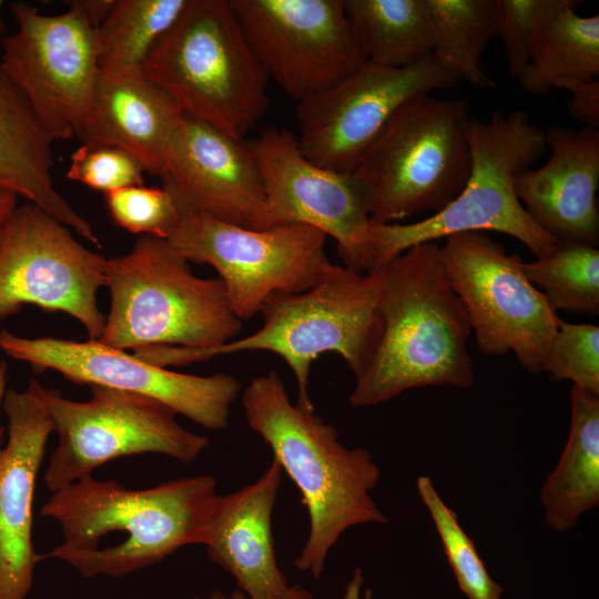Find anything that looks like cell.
I'll use <instances>...</instances> for the list:
<instances>
[{
    "label": "cell",
    "instance_id": "1",
    "mask_svg": "<svg viewBox=\"0 0 599 599\" xmlns=\"http://www.w3.org/2000/svg\"><path fill=\"white\" fill-rule=\"evenodd\" d=\"M223 496L209 475L128 489L93 476L52 494L41 516L55 520L62 542L48 558L64 560L83 577L119 578L190 545H205ZM64 561V562H65Z\"/></svg>",
    "mask_w": 599,
    "mask_h": 599
},
{
    "label": "cell",
    "instance_id": "2",
    "mask_svg": "<svg viewBox=\"0 0 599 599\" xmlns=\"http://www.w3.org/2000/svg\"><path fill=\"white\" fill-rule=\"evenodd\" d=\"M377 268L378 328L365 364L354 375L351 405L376 406L413 388H470L471 327L447 276L440 245H414Z\"/></svg>",
    "mask_w": 599,
    "mask_h": 599
},
{
    "label": "cell",
    "instance_id": "3",
    "mask_svg": "<svg viewBox=\"0 0 599 599\" xmlns=\"http://www.w3.org/2000/svg\"><path fill=\"white\" fill-rule=\"evenodd\" d=\"M242 405L248 426L270 446L301 493L309 526L294 565L317 579L329 550L347 529L387 524L372 497L379 468L367 449L345 447L337 429L314 407L292 403L275 370L247 384Z\"/></svg>",
    "mask_w": 599,
    "mask_h": 599
},
{
    "label": "cell",
    "instance_id": "4",
    "mask_svg": "<svg viewBox=\"0 0 599 599\" xmlns=\"http://www.w3.org/2000/svg\"><path fill=\"white\" fill-rule=\"evenodd\" d=\"M110 308L100 342L120 349L179 346L210 351L243 326L219 277L196 276L167 240L141 235L108 260Z\"/></svg>",
    "mask_w": 599,
    "mask_h": 599
},
{
    "label": "cell",
    "instance_id": "5",
    "mask_svg": "<svg viewBox=\"0 0 599 599\" xmlns=\"http://www.w3.org/2000/svg\"><path fill=\"white\" fill-rule=\"evenodd\" d=\"M142 72L182 112L243 141L266 113L268 77L229 0H189Z\"/></svg>",
    "mask_w": 599,
    "mask_h": 599
},
{
    "label": "cell",
    "instance_id": "6",
    "mask_svg": "<svg viewBox=\"0 0 599 599\" xmlns=\"http://www.w3.org/2000/svg\"><path fill=\"white\" fill-rule=\"evenodd\" d=\"M469 145L467 182L443 210L406 224L372 221L374 267L414 245L461 233H502L521 242L535 257L556 244L530 220L515 192L518 174L546 151L545 130L524 111H495L488 121H470Z\"/></svg>",
    "mask_w": 599,
    "mask_h": 599
},
{
    "label": "cell",
    "instance_id": "7",
    "mask_svg": "<svg viewBox=\"0 0 599 599\" xmlns=\"http://www.w3.org/2000/svg\"><path fill=\"white\" fill-rule=\"evenodd\" d=\"M380 286L377 267L361 273L329 262L309 288L270 297L258 313V329L210 351L185 347L182 362L251 351L274 353L295 377L296 403L314 407L308 390L314 361L338 354L353 375L365 364L378 328Z\"/></svg>",
    "mask_w": 599,
    "mask_h": 599
},
{
    "label": "cell",
    "instance_id": "8",
    "mask_svg": "<svg viewBox=\"0 0 599 599\" xmlns=\"http://www.w3.org/2000/svg\"><path fill=\"white\" fill-rule=\"evenodd\" d=\"M466 103L419 93L393 114L353 172L369 195L370 220L437 213L464 189L471 155Z\"/></svg>",
    "mask_w": 599,
    "mask_h": 599
},
{
    "label": "cell",
    "instance_id": "9",
    "mask_svg": "<svg viewBox=\"0 0 599 599\" xmlns=\"http://www.w3.org/2000/svg\"><path fill=\"white\" fill-rule=\"evenodd\" d=\"M90 393L77 402L43 386L59 438L43 476L51 493L118 457L154 453L190 464L210 446L207 437L182 427L176 414L152 397L101 385H90Z\"/></svg>",
    "mask_w": 599,
    "mask_h": 599
},
{
    "label": "cell",
    "instance_id": "10",
    "mask_svg": "<svg viewBox=\"0 0 599 599\" xmlns=\"http://www.w3.org/2000/svg\"><path fill=\"white\" fill-rule=\"evenodd\" d=\"M440 255L477 348L490 356L512 353L528 373L542 372L559 316L525 275L520 256L483 232L446 237Z\"/></svg>",
    "mask_w": 599,
    "mask_h": 599
},
{
    "label": "cell",
    "instance_id": "11",
    "mask_svg": "<svg viewBox=\"0 0 599 599\" xmlns=\"http://www.w3.org/2000/svg\"><path fill=\"white\" fill-rule=\"evenodd\" d=\"M65 3L54 16L11 3L18 29L6 37L0 59V72L53 141L79 136L100 74L97 29L74 0Z\"/></svg>",
    "mask_w": 599,
    "mask_h": 599
},
{
    "label": "cell",
    "instance_id": "12",
    "mask_svg": "<svg viewBox=\"0 0 599 599\" xmlns=\"http://www.w3.org/2000/svg\"><path fill=\"white\" fill-rule=\"evenodd\" d=\"M326 238L305 224L254 230L187 215L167 241L190 263L217 272L233 312L245 321L273 295L303 292L317 281L331 262Z\"/></svg>",
    "mask_w": 599,
    "mask_h": 599
},
{
    "label": "cell",
    "instance_id": "13",
    "mask_svg": "<svg viewBox=\"0 0 599 599\" xmlns=\"http://www.w3.org/2000/svg\"><path fill=\"white\" fill-rule=\"evenodd\" d=\"M108 260L40 206H17L0 229V319L32 304L70 315L89 339H100L105 315L98 292L106 284Z\"/></svg>",
    "mask_w": 599,
    "mask_h": 599
},
{
    "label": "cell",
    "instance_id": "14",
    "mask_svg": "<svg viewBox=\"0 0 599 599\" xmlns=\"http://www.w3.org/2000/svg\"><path fill=\"white\" fill-rule=\"evenodd\" d=\"M0 349L28 363L35 373L55 370L75 384L152 397L210 430L229 426L231 407L242 389L233 375L200 376L170 370L99 339L28 338L4 328L0 331Z\"/></svg>",
    "mask_w": 599,
    "mask_h": 599
},
{
    "label": "cell",
    "instance_id": "15",
    "mask_svg": "<svg viewBox=\"0 0 599 599\" xmlns=\"http://www.w3.org/2000/svg\"><path fill=\"white\" fill-rule=\"evenodd\" d=\"M268 79L298 102L319 95L366 63L343 0H229Z\"/></svg>",
    "mask_w": 599,
    "mask_h": 599
},
{
    "label": "cell",
    "instance_id": "16",
    "mask_svg": "<svg viewBox=\"0 0 599 599\" xmlns=\"http://www.w3.org/2000/svg\"><path fill=\"white\" fill-rule=\"evenodd\" d=\"M245 143L276 224L313 226L336 242L344 266L361 273L374 268L369 195L354 173L314 164L285 129L266 128Z\"/></svg>",
    "mask_w": 599,
    "mask_h": 599
},
{
    "label": "cell",
    "instance_id": "17",
    "mask_svg": "<svg viewBox=\"0 0 599 599\" xmlns=\"http://www.w3.org/2000/svg\"><path fill=\"white\" fill-rule=\"evenodd\" d=\"M458 82L433 55L404 69L365 63L328 91L298 102V149L318 166L353 173L406 100Z\"/></svg>",
    "mask_w": 599,
    "mask_h": 599
},
{
    "label": "cell",
    "instance_id": "18",
    "mask_svg": "<svg viewBox=\"0 0 599 599\" xmlns=\"http://www.w3.org/2000/svg\"><path fill=\"white\" fill-rule=\"evenodd\" d=\"M158 176L180 217L254 230L278 225L246 143L190 115L183 113Z\"/></svg>",
    "mask_w": 599,
    "mask_h": 599
},
{
    "label": "cell",
    "instance_id": "19",
    "mask_svg": "<svg viewBox=\"0 0 599 599\" xmlns=\"http://www.w3.org/2000/svg\"><path fill=\"white\" fill-rule=\"evenodd\" d=\"M2 409L8 440L0 448V599H27L42 559L32 540V508L53 422L34 377L23 390L7 389Z\"/></svg>",
    "mask_w": 599,
    "mask_h": 599
},
{
    "label": "cell",
    "instance_id": "20",
    "mask_svg": "<svg viewBox=\"0 0 599 599\" xmlns=\"http://www.w3.org/2000/svg\"><path fill=\"white\" fill-rule=\"evenodd\" d=\"M547 162L527 169L515 192L530 220L556 242L597 246L599 241V130H545Z\"/></svg>",
    "mask_w": 599,
    "mask_h": 599
},
{
    "label": "cell",
    "instance_id": "21",
    "mask_svg": "<svg viewBox=\"0 0 599 599\" xmlns=\"http://www.w3.org/2000/svg\"><path fill=\"white\" fill-rule=\"evenodd\" d=\"M282 473L273 458L254 483L223 496L204 545L210 560L230 572L250 599H312L301 586L287 585L276 561L272 516Z\"/></svg>",
    "mask_w": 599,
    "mask_h": 599
},
{
    "label": "cell",
    "instance_id": "22",
    "mask_svg": "<svg viewBox=\"0 0 599 599\" xmlns=\"http://www.w3.org/2000/svg\"><path fill=\"white\" fill-rule=\"evenodd\" d=\"M183 115L171 94L143 72L99 74L79 140L121 148L159 175Z\"/></svg>",
    "mask_w": 599,
    "mask_h": 599
},
{
    "label": "cell",
    "instance_id": "23",
    "mask_svg": "<svg viewBox=\"0 0 599 599\" xmlns=\"http://www.w3.org/2000/svg\"><path fill=\"white\" fill-rule=\"evenodd\" d=\"M53 142L22 95L0 72V184L98 246L100 240L91 223L54 186Z\"/></svg>",
    "mask_w": 599,
    "mask_h": 599
},
{
    "label": "cell",
    "instance_id": "24",
    "mask_svg": "<svg viewBox=\"0 0 599 599\" xmlns=\"http://www.w3.org/2000/svg\"><path fill=\"white\" fill-rule=\"evenodd\" d=\"M549 528L565 532L599 505V395L572 386L570 428L560 458L540 489Z\"/></svg>",
    "mask_w": 599,
    "mask_h": 599
},
{
    "label": "cell",
    "instance_id": "25",
    "mask_svg": "<svg viewBox=\"0 0 599 599\" xmlns=\"http://www.w3.org/2000/svg\"><path fill=\"white\" fill-rule=\"evenodd\" d=\"M354 41L366 63L404 69L433 54L426 0H343Z\"/></svg>",
    "mask_w": 599,
    "mask_h": 599
},
{
    "label": "cell",
    "instance_id": "26",
    "mask_svg": "<svg viewBox=\"0 0 599 599\" xmlns=\"http://www.w3.org/2000/svg\"><path fill=\"white\" fill-rule=\"evenodd\" d=\"M577 6L561 10L544 29L518 77L522 91L546 95L565 81L599 75V16L582 17Z\"/></svg>",
    "mask_w": 599,
    "mask_h": 599
},
{
    "label": "cell",
    "instance_id": "27",
    "mask_svg": "<svg viewBox=\"0 0 599 599\" xmlns=\"http://www.w3.org/2000/svg\"><path fill=\"white\" fill-rule=\"evenodd\" d=\"M189 0H115L97 30L100 73L119 78L142 72L164 34Z\"/></svg>",
    "mask_w": 599,
    "mask_h": 599
},
{
    "label": "cell",
    "instance_id": "28",
    "mask_svg": "<svg viewBox=\"0 0 599 599\" xmlns=\"http://www.w3.org/2000/svg\"><path fill=\"white\" fill-rule=\"evenodd\" d=\"M433 28V57L459 81L496 88L483 55L497 37L495 0H426Z\"/></svg>",
    "mask_w": 599,
    "mask_h": 599
},
{
    "label": "cell",
    "instance_id": "29",
    "mask_svg": "<svg viewBox=\"0 0 599 599\" xmlns=\"http://www.w3.org/2000/svg\"><path fill=\"white\" fill-rule=\"evenodd\" d=\"M527 278L550 307L572 314H599V251L577 242H556L545 254L522 262Z\"/></svg>",
    "mask_w": 599,
    "mask_h": 599
},
{
    "label": "cell",
    "instance_id": "30",
    "mask_svg": "<svg viewBox=\"0 0 599 599\" xmlns=\"http://www.w3.org/2000/svg\"><path fill=\"white\" fill-rule=\"evenodd\" d=\"M416 485L459 589L468 599H500L504 588L490 577L473 539L460 526L455 511L444 502L432 479L419 476Z\"/></svg>",
    "mask_w": 599,
    "mask_h": 599
},
{
    "label": "cell",
    "instance_id": "31",
    "mask_svg": "<svg viewBox=\"0 0 599 599\" xmlns=\"http://www.w3.org/2000/svg\"><path fill=\"white\" fill-rule=\"evenodd\" d=\"M576 0H495L497 37L500 38L510 75L518 79L548 23Z\"/></svg>",
    "mask_w": 599,
    "mask_h": 599
},
{
    "label": "cell",
    "instance_id": "32",
    "mask_svg": "<svg viewBox=\"0 0 599 599\" xmlns=\"http://www.w3.org/2000/svg\"><path fill=\"white\" fill-rule=\"evenodd\" d=\"M542 372H547L551 380H570L572 386L599 395V327L558 317Z\"/></svg>",
    "mask_w": 599,
    "mask_h": 599
},
{
    "label": "cell",
    "instance_id": "33",
    "mask_svg": "<svg viewBox=\"0 0 599 599\" xmlns=\"http://www.w3.org/2000/svg\"><path fill=\"white\" fill-rule=\"evenodd\" d=\"M112 221L128 232L169 240L180 214L162 187L132 185L104 194Z\"/></svg>",
    "mask_w": 599,
    "mask_h": 599
},
{
    "label": "cell",
    "instance_id": "34",
    "mask_svg": "<svg viewBox=\"0 0 599 599\" xmlns=\"http://www.w3.org/2000/svg\"><path fill=\"white\" fill-rule=\"evenodd\" d=\"M145 169L132 153L112 145L81 144L72 154L67 177L104 194L143 185Z\"/></svg>",
    "mask_w": 599,
    "mask_h": 599
},
{
    "label": "cell",
    "instance_id": "35",
    "mask_svg": "<svg viewBox=\"0 0 599 599\" xmlns=\"http://www.w3.org/2000/svg\"><path fill=\"white\" fill-rule=\"evenodd\" d=\"M557 89L569 91L571 94L567 103L569 115L586 128L599 130V81L572 80L560 83Z\"/></svg>",
    "mask_w": 599,
    "mask_h": 599
},
{
    "label": "cell",
    "instance_id": "36",
    "mask_svg": "<svg viewBox=\"0 0 599 599\" xmlns=\"http://www.w3.org/2000/svg\"><path fill=\"white\" fill-rule=\"evenodd\" d=\"M89 23L98 30L114 7L115 0H74Z\"/></svg>",
    "mask_w": 599,
    "mask_h": 599
},
{
    "label": "cell",
    "instance_id": "37",
    "mask_svg": "<svg viewBox=\"0 0 599 599\" xmlns=\"http://www.w3.org/2000/svg\"><path fill=\"white\" fill-rule=\"evenodd\" d=\"M18 194L0 184V229L18 206Z\"/></svg>",
    "mask_w": 599,
    "mask_h": 599
},
{
    "label": "cell",
    "instance_id": "38",
    "mask_svg": "<svg viewBox=\"0 0 599 599\" xmlns=\"http://www.w3.org/2000/svg\"><path fill=\"white\" fill-rule=\"evenodd\" d=\"M364 577L361 568H357L353 575L352 580L347 583L344 597L345 599H361V587L363 585ZM372 591L368 589L366 591L364 599H370Z\"/></svg>",
    "mask_w": 599,
    "mask_h": 599
},
{
    "label": "cell",
    "instance_id": "39",
    "mask_svg": "<svg viewBox=\"0 0 599 599\" xmlns=\"http://www.w3.org/2000/svg\"><path fill=\"white\" fill-rule=\"evenodd\" d=\"M193 599H250L241 589L233 590L230 595L221 590L212 591L207 598L194 597Z\"/></svg>",
    "mask_w": 599,
    "mask_h": 599
},
{
    "label": "cell",
    "instance_id": "40",
    "mask_svg": "<svg viewBox=\"0 0 599 599\" xmlns=\"http://www.w3.org/2000/svg\"><path fill=\"white\" fill-rule=\"evenodd\" d=\"M8 383V365L4 362L0 363V409L2 408L3 396L7 390ZM3 428L0 427V448H1V437Z\"/></svg>",
    "mask_w": 599,
    "mask_h": 599
},
{
    "label": "cell",
    "instance_id": "41",
    "mask_svg": "<svg viewBox=\"0 0 599 599\" xmlns=\"http://www.w3.org/2000/svg\"><path fill=\"white\" fill-rule=\"evenodd\" d=\"M4 7V1L0 0V59L2 54V48H3V41L6 39L4 32H6V24L3 20L1 19V9Z\"/></svg>",
    "mask_w": 599,
    "mask_h": 599
}]
</instances>
